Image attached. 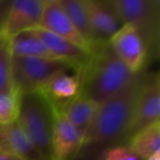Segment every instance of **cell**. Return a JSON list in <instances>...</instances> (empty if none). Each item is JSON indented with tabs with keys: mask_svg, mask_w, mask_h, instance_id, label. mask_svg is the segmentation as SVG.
I'll return each instance as SVG.
<instances>
[{
	"mask_svg": "<svg viewBox=\"0 0 160 160\" xmlns=\"http://www.w3.org/2000/svg\"><path fill=\"white\" fill-rule=\"evenodd\" d=\"M109 42L129 71L138 73L145 70V66L149 60L148 49L140 34L133 27L123 24Z\"/></svg>",
	"mask_w": 160,
	"mask_h": 160,
	"instance_id": "52a82bcc",
	"label": "cell"
},
{
	"mask_svg": "<svg viewBox=\"0 0 160 160\" xmlns=\"http://www.w3.org/2000/svg\"><path fill=\"white\" fill-rule=\"evenodd\" d=\"M0 160H21V159H19L16 156L11 155V153H9V152L0 150Z\"/></svg>",
	"mask_w": 160,
	"mask_h": 160,
	"instance_id": "603a6c76",
	"label": "cell"
},
{
	"mask_svg": "<svg viewBox=\"0 0 160 160\" xmlns=\"http://www.w3.org/2000/svg\"><path fill=\"white\" fill-rule=\"evenodd\" d=\"M20 108V94L13 86L0 90V124L7 126L17 122Z\"/></svg>",
	"mask_w": 160,
	"mask_h": 160,
	"instance_id": "d6986e66",
	"label": "cell"
},
{
	"mask_svg": "<svg viewBox=\"0 0 160 160\" xmlns=\"http://www.w3.org/2000/svg\"><path fill=\"white\" fill-rule=\"evenodd\" d=\"M11 82V54L7 44L0 41V90L9 88Z\"/></svg>",
	"mask_w": 160,
	"mask_h": 160,
	"instance_id": "ffe728a7",
	"label": "cell"
},
{
	"mask_svg": "<svg viewBox=\"0 0 160 160\" xmlns=\"http://www.w3.org/2000/svg\"><path fill=\"white\" fill-rule=\"evenodd\" d=\"M40 28L56 34L65 40L70 41L71 43L82 47L89 53L91 51L90 45L80 35L70 19L68 18L64 8L60 5L59 0H45Z\"/></svg>",
	"mask_w": 160,
	"mask_h": 160,
	"instance_id": "9c48e42d",
	"label": "cell"
},
{
	"mask_svg": "<svg viewBox=\"0 0 160 160\" xmlns=\"http://www.w3.org/2000/svg\"><path fill=\"white\" fill-rule=\"evenodd\" d=\"M7 47L11 56L57 59L33 30L19 33L10 38L7 42Z\"/></svg>",
	"mask_w": 160,
	"mask_h": 160,
	"instance_id": "2e32d148",
	"label": "cell"
},
{
	"mask_svg": "<svg viewBox=\"0 0 160 160\" xmlns=\"http://www.w3.org/2000/svg\"><path fill=\"white\" fill-rule=\"evenodd\" d=\"M45 0H13L0 25V41L7 44L13 36L40 28Z\"/></svg>",
	"mask_w": 160,
	"mask_h": 160,
	"instance_id": "8992f818",
	"label": "cell"
},
{
	"mask_svg": "<svg viewBox=\"0 0 160 160\" xmlns=\"http://www.w3.org/2000/svg\"><path fill=\"white\" fill-rule=\"evenodd\" d=\"M17 122L41 153L52 160L54 110L48 101L38 92L21 94Z\"/></svg>",
	"mask_w": 160,
	"mask_h": 160,
	"instance_id": "277c9868",
	"label": "cell"
},
{
	"mask_svg": "<svg viewBox=\"0 0 160 160\" xmlns=\"http://www.w3.org/2000/svg\"><path fill=\"white\" fill-rule=\"evenodd\" d=\"M71 70L59 59L11 56V82L19 94L36 92L52 78Z\"/></svg>",
	"mask_w": 160,
	"mask_h": 160,
	"instance_id": "5b68a950",
	"label": "cell"
},
{
	"mask_svg": "<svg viewBox=\"0 0 160 160\" xmlns=\"http://www.w3.org/2000/svg\"><path fill=\"white\" fill-rule=\"evenodd\" d=\"M53 109L68 102L80 93V79L77 73L62 72L52 78L38 91Z\"/></svg>",
	"mask_w": 160,
	"mask_h": 160,
	"instance_id": "9a60e30c",
	"label": "cell"
},
{
	"mask_svg": "<svg viewBox=\"0 0 160 160\" xmlns=\"http://www.w3.org/2000/svg\"><path fill=\"white\" fill-rule=\"evenodd\" d=\"M146 160H160V152H156Z\"/></svg>",
	"mask_w": 160,
	"mask_h": 160,
	"instance_id": "cb8c5ba5",
	"label": "cell"
},
{
	"mask_svg": "<svg viewBox=\"0 0 160 160\" xmlns=\"http://www.w3.org/2000/svg\"><path fill=\"white\" fill-rule=\"evenodd\" d=\"M123 24L133 27L144 40L149 59L157 57L160 43L159 0H108Z\"/></svg>",
	"mask_w": 160,
	"mask_h": 160,
	"instance_id": "3957f363",
	"label": "cell"
},
{
	"mask_svg": "<svg viewBox=\"0 0 160 160\" xmlns=\"http://www.w3.org/2000/svg\"><path fill=\"white\" fill-rule=\"evenodd\" d=\"M83 136L57 111H54L52 160H69L78 155Z\"/></svg>",
	"mask_w": 160,
	"mask_h": 160,
	"instance_id": "30bf717a",
	"label": "cell"
},
{
	"mask_svg": "<svg viewBox=\"0 0 160 160\" xmlns=\"http://www.w3.org/2000/svg\"><path fill=\"white\" fill-rule=\"evenodd\" d=\"M0 150L11 153L21 160H47L18 122L2 127L0 132Z\"/></svg>",
	"mask_w": 160,
	"mask_h": 160,
	"instance_id": "4fadbf2b",
	"label": "cell"
},
{
	"mask_svg": "<svg viewBox=\"0 0 160 160\" xmlns=\"http://www.w3.org/2000/svg\"><path fill=\"white\" fill-rule=\"evenodd\" d=\"M99 105L82 93H79L68 102L53 110L59 112L81 135L85 136L96 116Z\"/></svg>",
	"mask_w": 160,
	"mask_h": 160,
	"instance_id": "5bb4252c",
	"label": "cell"
},
{
	"mask_svg": "<svg viewBox=\"0 0 160 160\" xmlns=\"http://www.w3.org/2000/svg\"><path fill=\"white\" fill-rule=\"evenodd\" d=\"M125 145L138 159L146 160L153 153L160 152V122L153 123L134 133Z\"/></svg>",
	"mask_w": 160,
	"mask_h": 160,
	"instance_id": "e0dca14e",
	"label": "cell"
},
{
	"mask_svg": "<svg viewBox=\"0 0 160 160\" xmlns=\"http://www.w3.org/2000/svg\"><path fill=\"white\" fill-rule=\"evenodd\" d=\"M59 1L77 31L87 41L90 47H92V45L94 44V38L90 27L85 0H59Z\"/></svg>",
	"mask_w": 160,
	"mask_h": 160,
	"instance_id": "ac0fdd59",
	"label": "cell"
},
{
	"mask_svg": "<svg viewBox=\"0 0 160 160\" xmlns=\"http://www.w3.org/2000/svg\"><path fill=\"white\" fill-rule=\"evenodd\" d=\"M2 127H3V126H2V125L0 124V132H1V129H2Z\"/></svg>",
	"mask_w": 160,
	"mask_h": 160,
	"instance_id": "d4e9b609",
	"label": "cell"
},
{
	"mask_svg": "<svg viewBox=\"0 0 160 160\" xmlns=\"http://www.w3.org/2000/svg\"><path fill=\"white\" fill-rule=\"evenodd\" d=\"M75 73L80 79V93L98 104L116 96L136 76L121 62L109 41L94 43L88 62Z\"/></svg>",
	"mask_w": 160,
	"mask_h": 160,
	"instance_id": "7a4b0ae2",
	"label": "cell"
},
{
	"mask_svg": "<svg viewBox=\"0 0 160 160\" xmlns=\"http://www.w3.org/2000/svg\"><path fill=\"white\" fill-rule=\"evenodd\" d=\"M98 160H139L138 157L127 147L121 144L102 150L98 156Z\"/></svg>",
	"mask_w": 160,
	"mask_h": 160,
	"instance_id": "44dd1931",
	"label": "cell"
},
{
	"mask_svg": "<svg viewBox=\"0 0 160 160\" xmlns=\"http://www.w3.org/2000/svg\"><path fill=\"white\" fill-rule=\"evenodd\" d=\"M94 43L107 42L121 29L122 23L108 0H85Z\"/></svg>",
	"mask_w": 160,
	"mask_h": 160,
	"instance_id": "8fae6325",
	"label": "cell"
},
{
	"mask_svg": "<svg viewBox=\"0 0 160 160\" xmlns=\"http://www.w3.org/2000/svg\"><path fill=\"white\" fill-rule=\"evenodd\" d=\"M10 3H11V1H9V0H0V25H1L6 14H7Z\"/></svg>",
	"mask_w": 160,
	"mask_h": 160,
	"instance_id": "7402d4cb",
	"label": "cell"
},
{
	"mask_svg": "<svg viewBox=\"0 0 160 160\" xmlns=\"http://www.w3.org/2000/svg\"><path fill=\"white\" fill-rule=\"evenodd\" d=\"M160 122V79L159 75L150 73L136 102L128 138L139 129Z\"/></svg>",
	"mask_w": 160,
	"mask_h": 160,
	"instance_id": "ba28073f",
	"label": "cell"
},
{
	"mask_svg": "<svg viewBox=\"0 0 160 160\" xmlns=\"http://www.w3.org/2000/svg\"><path fill=\"white\" fill-rule=\"evenodd\" d=\"M149 75L146 70L136 73L122 91L99 105L96 116L83 136L78 155L88 153L90 150H97L98 155L109 147L127 142L136 102Z\"/></svg>",
	"mask_w": 160,
	"mask_h": 160,
	"instance_id": "6da1fadb",
	"label": "cell"
},
{
	"mask_svg": "<svg viewBox=\"0 0 160 160\" xmlns=\"http://www.w3.org/2000/svg\"><path fill=\"white\" fill-rule=\"evenodd\" d=\"M33 31L40 36L46 47L54 55V57L68 64L73 72L80 70L89 59V52L71 43L70 41L65 40L41 28L33 29Z\"/></svg>",
	"mask_w": 160,
	"mask_h": 160,
	"instance_id": "7c38bea8",
	"label": "cell"
}]
</instances>
